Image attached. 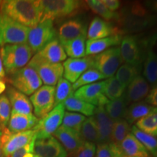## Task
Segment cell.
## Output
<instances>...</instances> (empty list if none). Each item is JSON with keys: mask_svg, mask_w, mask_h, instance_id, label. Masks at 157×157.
Instances as JSON below:
<instances>
[{"mask_svg": "<svg viewBox=\"0 0 157 157\" xmlns=\"http://www.w3.org/2000/svg\"><path fill=\"white\" fill-rule=\"evenodd\" d=\"M0 13L31 29L41 21L39 1L5 0L0 5Z\"/></svg>", "mask_w": 157, "mask_h": 157, "instance_id": "6da1fadb", "label": "cell"}, {"mask_svg": "<svg viewBox=\"0 0 157 157\" xmlns=\"http://www.w3.org/2000/svg\"><path fill=\"white\" fill-rule=\"evenodd\" d=\"M0 52L5 73L7 74L24 68L34 55L28 44H7L2 47Z\"/></svg>", "mask_w": 157, "mask_h": 157, "instance_id": "7a4b0ae2", "label": "cell"}, {"mask_svg": "<svg viewBox=\"0 0 157 157\" xmlns=\"http://www.w3.org/2000/svg\"><path fill=\"white\" fill-rule=\"evenodd\" d=\"M82 2L76 0H39L41 21L70 17L82 8Z\"/></svg>", "mask_w": 157, "mask_h": 157, "instance_id": "3957f363", "label": "cell"}, {"mask_svg": "<svg viewBox=\"0 0 157 157\" xmlns=\"http://www.w3.org/2000/svg\"><path fill=\"white\" fill-rule=\"evenodd\" d=\"M29 28L0 13V46L27 44Z\"/></svg>", "mask_w": 157, "mask_h": 157, "instance_id": "277c9868", "label": "cell"}, {"mask_svg": "<svg viewBox=\"0 0 157 157\" xmlns=\"http://www.w3.org/2000/svg\"><path fill=\"white\" fill-rule=\"evenodd\" d=\"M7 82L13 88L25 95L34 94L42 84V80L35 70L28 65L8 74Z\"/></svg>", "mask_w": 157, "mask_h": 157, "instance_id": "5b68a950", "label": "cell"}, {"mask_svg": "<svg viewBox=\"0 0 157 157\" xmlns=\"http://www.w3.org/2000/svg\"><path fill=\"white\" fill-rule=\"evenodd\" d=\"M56 36L57 32L54 28L53 21L42 20L36 26L29 29L27 44L35 54L56 39Z\"/></svg>", "mask_w": 157, "mask_h": 157, "instance_id": "8992f818", "label": "cell"}, {"mask_svg": "<svg viewBox=\"0 0 157 157\" xmlns=\"http://www.w3.org/2000/svg\"><path fill=\"white\" fill-rule=\"evenodd\" d=\"M35 70L42 82L47 86L56 85L63 76V66L61 63H52L41 58L38 54H35L28 63Z\"/></svg>", "mask_w": 157, "mask_h": 157, "instance_id": "52a82bcc", "label": "cell"}, {"mask_svg": "<svg viewBox=\"0 0 157 157\" xmlns=\"http://www.w3.org/2000/svg\"><path fill=\"white\" fill-rule=\"evenodd\" d=\"M65 112L63 104L60 103L39 119L37 124L33 128L36 132V139H45L52 136L61 126Z\"/></svg>", "mask_w": 157, "mask_h": 157, "instance_id": "ba28073f", "label": "cell"}, {"mask_svg": "<svg viewBox=\"0 0 157 157\" xmlns=\"http://www.w3.org/2000/svg\"><path fill=\"white\" fill-rule=\"evenodd\" d=\"M93 57V68L105 78L114 76L123 63L119 47H113Z\"/></svg>", "mask_w": 157, "mask_h": 157, "instance_id": "9c48e42d", "label": "cell"}, {"mask_svg": "<svg viewBox=\"0 0 157 157\" xmlns=\"http://www.w3.org/2000/svg\"><path fill=\"white\" fill-rule=\"evenodd\" d=\"M34 139H36V132L34 129L25 132L12 133L6 128L0 137V143L4 156L10 157L15 151L29 144Z\"/></svg>", "mask_w": 157, "mask_h": 157, "instance_id": "30bf717a", "label": "cell"}, {"mask_svg": "<svg viewBox=\"0 0 157 157\" xmlns=\"http://www.w3.org/2000/svg\"><path fill=\"white\" fill-rule=\"evenodd\" d=\"M55 90L53 86H42L31 95L30 101L32 104L35 117L42 119L50 112L55 107Z\"/></svg>", "mask_w": 157, "mask_h": 157, "instance_id": "8fae6325", "label": "cell"}, {"mask_svg": "<svg viewBox=\"0 0 157 157\" xmlns=\"http://www.w3.org/2000/svg\"><path fill=\"white\" fill-rule=\"evenodd\" d=\"M74 95L97 107H105L110 101L104 94V81L78 88L74 92Z\"/></svg>", "mask_w": 157, "mask_h": 157, "instance_id": "7c38bea8", "label": "cell"}, {"mask_svg": "<svg viewBox=\"0 0 157 157\" xmlns=\"http://www.w3.org/2000/svg\"><path fill=\"white\" fill-rule=\"evenodd\" d=\"M63 66L64 78L71 83H74L86 71L93 68V57L68 58L63 62Z\"/></svg>", "mask_w": 157, "mask_h": 157, "instance_id": "4fadbf2b", "label": "cell"}, {"mask_svg": "<svg viewBox=\"0 0 157 157\" xmlns=\"http://www.w3.org/2000/svg\"><path fill=\"white\" fill-rule=\"evenodd\" d=\"M34 153L39 157H67L68 153L56 137L36 139Z\"/></svg>", "mask_w": 157, "mask_h": 157, "instance_id": "5bb4252c", "label": "cell"}, {"mask_svg": "<svg viewBox=\"0 0 157 157\" xmlns=\"http://www.w3.org/2000/svg\"><path fill=\"white\" fill-rule=\"evenodd\" d=\"M120 54L121 59L126 64L139 68L141 63L140 48L136 38L132 36H126L120 42Z\"/></svg>", "mask_w": 157, "mask_h": 157, "instance_id": "9a60e30c", "label": "cell"}, {"mask_svg": "<svg viewBox=\"0 0 157 157\" xmlns=\"http://www.w3.org/2000/svg\"><path fill=\"white\" fill-rule=\"evenodd\" d=\"M53 135L63 146L65 150L71 155L84 142L78 133L63 125L57 129Z\"/></svg>", "mask_w": 157, "mask_h": 157, "instance_id": "2e32d148", "label": "cell"}, {"mask_svg": "<svg viewBox=\"0 0 157 157\" xmlns=\"http://www.w3.org/2000/svg\"><path fill=\"white\" fill-rule=\"evenodd\" d=\"M6 95L8 98L13 109L11 113L30 115L32 114L33 106L30 99L26 95L17 91L15 88L10 86L6 92Z\"/></svg>", "mask_w": 157, "mask_h": 157, "instance_id": "e0dca14e", "label": "cell"}, {"mask_svg": "<svg viewBox=\"0 0 157 157\" xmlns=\"http://www.w3.org/2000/svg\"><path fill=\"white\" fill-rule=\"evenodd\" d=\"M93 117L96 121L99 135L98 143H110L114 121L108 115L104 107L96 108Z\"/></svg>", "mask_w": 157, "mask_h": 157, "instance_id": "ac0fdd59", "label": "cell"}, {"mask_svg": "<svg viewBox=\"0 0 157 157\" xmlns=\"http://www.w3.org/2000/svg\"><path fill=\"white\" fill-rule=\"evenodd\" d=\"M57 34L59 42H63L81 36H87V29L82 21L69 20L60 25Z\"/></svg>", "mask_w": 157, "mask_h": 157, "instance_id": "d6986e66", "label": "cell"}, {"mask_svg": "<svg viewBox=\"0 0 157 157\" xmlns=\"http://www.w3.org/2000/svg\"><path fill=\"white\" fill-rule=\"evenodd\" d=\"M117 31V29L113 28L111 25L105 20L95 17L90 23L89 28L87 31V38L88 40H94L113 35H119Z\"/></svg>", "mask_w": 157, "mask_h": 157, "instance_id": "ffe728a7", "label": "cell"}, {"mask_svg": "<svg viewBox=\"0 0 157 157\" xmlns=\"http://www.w3.org/2000/svg\"><path fill=\"white\" fill-rule=\"evenodd\" d=\"M150 91V86L142 76H137L129 84L124 97L127 102H137L148 96Z\"/></svg>", "mask_w": 157, "mask_h": 157, "instance_id": "44dd1931", "label": "cell"}, {"mask_svg": "<svg viewBox=\"0 0 157 157\" xmlns=\"http://www.w3.org/2000/svg\"><path fill=\"white\" fill-rule=\"evenodd\" d=\"M120 35H113L105 38L86 41V56H96L108 49L117 47L121 40Z\"/></svg>", "mask_w": 157, "mask_h": 157, "instance_id": "7402d4cb", "label": "cell"}, {"mask_svg": "<svg viewBox=\"0 0 157 157\" xmlns=\"http://www.w3.org/2000/svg\"><path fill=\"white\" fill-rule=\"evenodd\" d=\"M39 119L34 115L11 113L7 129L12 133H17L32 129Z\"/></svg>", "mask_w": 157, "mask_h": 157, "instance_id": "603a6c76", "label": "cell"}, {"mask_svg": "<svg viewBox=\"0 0 157 157\" xmlns=\"http://www.w3.org/2000/svg\"><path fill=\"white\" fill-rule=\"evenodd\" d=\"M37 54L44 60L52 63H59L66 60L67 58V56L58 39H55L52 42L48 43L37 52Z\"/></svg>", "mask_w": 157, "mask_h": 157, "instance_id": "cb8c5ba5", "label": "cell"}, {"mask_svg": "<svg viewBox=\"0 0 157 157\" xmlns=\"http://www.w3.org/2000/svg\"><path fill=\"white\" fill-rule=\"evenodd\" d=\"M117 147L124 156L139 157H148L149 156L148 152L145 147L132 133L127 135Z\"/></svg>", "mask_w": 157, "mask_h": 157, "instance_id": "d4e9b609", "label": "cell"}, {"mask_svg": "<svg viewBox=\"0 0 157 157\" xmlns=\"http://www.w3.org/2000/svg\"><path fill=\"white\" fill-rule=\"evenodd\" d=\"M63 104L65 109L68 110L69 112L79 113L84 117H93L96 109L95 105L75 97L74 94L68 97Z\"/></svg>", "mask_w": 157, "mask_h": 157, "instance_id": "484cf974", "label": "cell"}, {"mask_svg": "<svg viewBox=\"0 0 157 157\" xmlns=\"http://www.w3.org/2000/svg\"><path fill=\"white\" fill-rule=\"evenodd\" d=\"M155 109V107L144 102L133 103L127 108L124 117L129 124H133L140 120L142 118L146 117Z\"/></svg>", "mask_w": 157, "mask_h": 157, "instance_id": "4316f807", "label": "cell"}, {"mask_svg": "<svg viewBox=\"0 0 157 157\" xmlns=\"http://www.w3.org/2000/svg\"><path fill=\"white\" fill-rule=\"evenodd\" d=\"M143 75L152 87L157 86V55L146 47V56L143 66Z\"/></svg>", "mask_w": 157, "mask_h": 157, "instance_id": "83f0119b", "label": "cell"}, {"mask_svg": "<svg viewBox=\"0 0 157 157\" xmlns=\"http://www.w3.org/2000/svg\"><path fill=\"white\" fill-rule=\"evenodd\" d=\"M86 38L87 36H81L71 40L60 42L70 58H81L85 57Z\"/></svg>", "mask_w": 157, "mask_h": 157, "instance_id": "f1b7e54d", "label": "cell"}, {"mask_svg": "<svg viewBox=\"0 0 157 157\" xmlns=\"http://www.w3.org/2000/svg\"><path fill=\"white\" fill-rule=\"evenodd\" d=\"M127 101L124 96H121L118 99L110 101L105 105L104 109L110 118L115 121L124 117L127 109Z\"/></svg>", "mask_w": 157, "mask_h": 157, "instance_id": "f546056e", "label": "cell"}, {"mask_svg": "<svg viewBox=\"0 0 157 157\" xmlns=\"http://www.w3.org/2000/svg\"><path fill=\"white\" fill-rule=\"evenodd\" d=\"M79 135L85 142L98 143L99 135L96 121L93 117H90L85 119L82 125Z\"/></svg>", "mask_w": 157, "mask_h": 157, "instance_id": "4dcf8cb0", "label": "cell"}, {"mask_svg": "<svg viewBox=\"0 0 157 157\" xmlns=\"http://www.w3.org/2000/svg\"><path fill=\"white\" fill-rule=\"evenodd\" d=\"M126 88L121 85L115 76L108 78L104 81V94L109 101L118 99L123 96Z\"/></svg>", "mask_w": 157, "mask_h": 157, "instance_id": "1f68e13d", "label": "cell"}, {"mask_svg": "<svg viewBox=\"0 0 157 157\" xmlns=\"http://www.w3.org/2000/svg\"><path fill=\"white\" fill-rule=\"evenodd\" d=\"M129 132H130L129 124L124 119H120L115 121L113 123L110 141L111 143L118 146L127 136V135L130 133Z\"/></svg>", "mask_w": 157, "mask_h": 157, "instance_id": "d6a6232c", "label": "cell"}, {"mask_svg": "<svg viewBox=\"0 0 157 157\" xmlns=\"http://www.w3.org/2000/svg\"><path fill=\"white\" fill-rule=\"evenodd\" d=\"M137 128L147 134L157 136V108L146 117L142 118L136 122Z\"/></svg>", "mask_w": 157, "mask_h": 157, "instance_id": "836d02e7", "label": "cell"}, {"mask_svg": "<svg viewBox=\"0 0 157 157\" xmlns=\"http://www.w3.org/2000/svg\"><path fill=\"white\" fill-rule=\"evenodd\" d=\"M139 68L129 64L121 65L116 73L115 77L120 82L121 85L127 88L132 80L138 76Z\"/></svg>", "mask_w": 157, "mask_h": 157, "instance_id": "e575fe53", "label": "cell"}, {"mask_svg": "<svg viewBox=\"0 0 157 157\" xmlns=\"http://www.w3.org/2000/svg\"><path fill=\"white\" fill-rule=\"evenodd\" d=\"M103 78H106L101 72L98 71L97 69L91 68L82 74L81 76L72 84V87H73L74 91L75 92L78 88L83 87V86L88 85V84L95 83L99 80L103 79Z\"/></svg>", "mask_w": 157, "mask_h": 157, "instance_id": "d590c367", "label": "cell"}, {"mask_svg": "<svg viewBox=\"0 0 157 157\" xmlns=\"http://www.w3.org/2000/svg\"><path fill=\"white\" fill-rule=\"evenodd\" d=\"M74 93L71 82L64 78H60L57 83L55 90V106L63 103L68 97L73 95Z\"/></svg>", "mask_w": 157, "mask_h": 157, "instance_id": "8d00e7d4", "label": "cell"}, {"mask_svg": "<svg viewBox=\"0 0 157 157\" xmlns=\"http://www.w3.org/2000/svg\"><path fill=\"white\" fill-rule=\"evenodd\" d=\"M86 119V117L80 113L69 112H65L63 119V126L72 129L74 132L79 134L82 124Z\"/></svg>", "mask_w": 157, "mask_h": 157, "instance_id": "74e56055", "label": "cell"}, {"mask_svg": "<svg viewBox=\"0 0 157 157\" xmlns=\"http://www.w3.org/2000/svg\"><path fill=\"white\" fill-rule=\"evenodd\" d=\"M89 8L95 14L100 15L105 21L112 20L117 16V13L110 11L109 9L101 2V0H87L85 2Z\"/></svg>", "mask_w": 157, "mask_h": 157, "instance_id": "f35d334b", "label": "cell"}, {"mask_svg": "<svg viewBox=\"0 0 157 157\" xmlns=\"http://www.w3.org/2000/svg\"><path fill=\"white\" fill-rule=\"evenodd\" d=\"M10 116V103L6 94H2L0 95V127L2 131L7 128Z\"/></svg>", "mask_w": 157, "mask_h": 157, "instance_id": "ab89813d", "label": "cell"}, {"mask_svg": "<svg viewBox=\"0 0 157 157\" xmlns=\"http://www.w3.org/2000/svg\"><path fill=\"white\" fill-rule=\"evenodd\" d=\"M96 146L93 143L84 142L75 152L72 154L73 157H95Z\"/></svg>", "mask_w": 157, "mask_h": 157, "instance_id": "60d3db41", "label": "cell"}, {"mask_svg": "<svg viewBox=\"0 0 157 157\" xmlns=\"http://www.w3.org/2000/svg\"><path fill=\"white\" fill-rule=\"evenodd\" d=\"M114 146L111 143H98L95 157H114Z\"/></svg>", "mask_w": 157, "mask_h": 157, "instance_id": "b9f144b4", "label": "cell"}, {"mask_svg": "<svg viewBox=\"0 0 157 157\" xmlns=\"http://www.w3.org/2000/svg\"><path fill=\"white\" fill-rule=\"evenodd\" d=\"M35 140H36V139L33 140L31 143H29V144L25 145V146L19 148L18 150L15 151L11 155L10 157H25L27 154H29V153L34 152Z\"/></svg>", "mask_w": 157, "mask_h": 157, "instance_id": "7bdbcfd3", "label": "cell"}, {"mask_svg": "<svg viewBox=\"0 0 157 157\" xmlns=\"http://www.w3.org/2000/svg\"><path fill=\"white\" fill-rule=\"evenodd\" d=\"M101 2L110 11L114 13L116 10L120 7V2L117 0H101Z\"/></svg>", "mask_w": 157, "mask_h": 157, "instance_id": "ee69618b", "label": "cell"}, {"mask_svg": "<svg viewBox=\"0 0 157 157\" xmlns=\"http://www.w3.org/2000/svg\"><path fill=\"white\" fill-rule=\"evenodd\" d=\"M146 101L149 105L157 108V86L154 87L147 96Z\"/></svg>", "mask_w": 157, "mask_h": 157, "instance_id": "f6af8a7d", "label": "cell"}, {"mask_svg": "<svg viewBox=\"0 0 157 157\" xmlns=\"http://www.w3.org/2000/svg\"><path fill=\"white\" fill-rule=\"evenodd\" d=\"M146 44L147 47H149V48L157 55V33L153 35L151 38H149Z\"/></svg>", "mask_w": 157, "mask_h": 157, "instance_id": "bcb514c9", "label": "cell"}, {"mask_svg": "<svg viewBox=\"0 0 157 157\" xmlns=\"http://www.w3.org/2000/svg\"><path fill=\"white\" fill-rule=\"evenodd\" d=\"M5 71L4 68L2 60L1 58V52H0V80H5Z\"/></svg>", "mask_w": 157, "mask_h": 157, "instance_id": "7dc6e473", "label": "cell"}, {"mask_svg": "<svg viewBox=\"0 0 157 157\" xmlns=\"http://www.w3.org/2000/svg\"><path fill=\"white\" fill-rule=\"evenodd\" d=\"M6 82L5 80H0V95H2L4 92L6 90Z\"/></svg>", "mask_w": 157, "mask_h": 157, "instance_id": "c3c4849f", "label": "cell"}, {"mask_svg": "<svg viewBox=\"0 0 157 157\" xmlns=\"http://www.w3.org/2000/svg\"><path fill=\"white\" fill-rule=\"evenodd\" d=\"M114 157H123V154L116 145L114 146Z\"/></svg>", "mask_w": 157, "mask_h": 157, "instance_id": "681fc988", "label": "cell"}, {"mask_svg": "<svg viewBox=\"0 0 157 157\" xmlns=\"http://www.w3.org/2000/svg\"><path fill=\"white\" fill-rule=\"evenodd\" d=\"M149 5L151 6L153 10L157 12V1L149 2Z\"/></svg>", "mask_w": 157, "mask_h": 157, "instance_id": "f907efd6", "label": "cell"}, {"mask_svg": "<svg viewBox=\"0 0 157 157\" xmlns=\"http://www.w3.org/2000/svg\"><path fill=\"white\" fill-rule=\"evenodd\" d=\"M0 157H5L2 152V146H1V143H0Z\"/></svg>", "mask_w": 157, "mask_h": 157, "instance_id": "816d5d0a", "label": "cell"}, {"mask_svg": "<svg viewBox=\"0 0 157 157\" xmlns=\"http://www.w3.org/2000/svg\"><path fill=\"white\" fill-rule=\"evenodd\" d=\"M2 133H3V131H2V129L1 127H0V137H1L2 135Z\"/></svg>", "mask_w": 157, "mask_h": 157, "instance_id": "f5cc1de1", "label": "cell"}, {"mask_svg": "<svg viewBox=\"0 0 157 157\" xmlns=\"http://www.w3.org/2000/svg\"><path fill=\"white\" fill-rule=\"evenodd\" d=\"M123 157H139V156H124V155H123Z\"/></svg>", "mask_w": 157, "mask_h": 157, "instance_id": "db71d44e", "label": "cell"}, {"mask_svg": "<svg viewBox=\"0 0 157 157\" xmlns=\"http://www.w3.org/2000/svg\"><path fill=\"white\" fill-rule=\"evenodd\" d=\"M34 157H39V156H36V155H35V156H34Z\"/></svg>", "mask_w": 157, "mask_h": 157, "instance_id": "11a10c76", "label": "cell"}, {"mask_svg": "<svg viewBox=\"0 0 157 157\" xmlns=\"http://www.w3.org/2000/svg\"><path fill=\"white\" fill-rule=\"evenodd\" d=\"M1 3H2V1H0V5H1Z\"/></svg>", "mask_w": 157, "mask_h": 157, "instance_id": "9f6ffc18", "label": "cell"}, {"mask_svg": "<svg viewBox=\"0 0 157 157\" xmlns=\"http://www.w3.org/2000/svg\"><path fill=\"white\" fill-rule=\"evenodd\" d=\"M148 157H152V156H148Z\"/></svg>", "mask_w": 157, "mask_h": 157, "instance_id": "6f0895ef", "label": "cell"}]
</instances>
